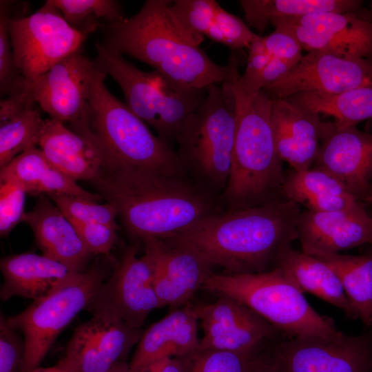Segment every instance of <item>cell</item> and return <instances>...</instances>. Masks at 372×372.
<instances>
[{
    "instance_id": "1",
    "label": "cell",
    "mask_w": 372,
    "mask_h": 372,
    "mask_svg": "<svg viewBox=\"0 0 372 372\" xmlns=\"http://www.w3.org/2000/svg\"><path fill=\"white\" fill-rule=\"evenodd\" d=\"M172 2L147 0L133 17L105 24L101 43L185 87L206 89L231 83L240 75L235 54L227 65L214 63L200 48L204 37L189 33L178 22L169 8Z\"/></svg>"
},
{
    "instance_id": "2",
    "label": "cell",
    "mask_w": 372,
    "mask_h": 372,
    "mask_svg": "<svg viewBox=\"0 0 372 372\" xmlns=\"http://www.w3.org/2000/svg\"><path fill=\"white\" fill-rule=\"evenodd\" d=\"M92 183L102 198L116 206L128 233L141 240L172 238L202 220L223 213L220 196L188 178L104 168Z\"/></svg>"
},
{
    "instance_id": "3",
    "label": "cell",
    "mask_w": 372,
    "mask_h": 372,
    "mask_svg": "<svg viewBox=\"0 0 372 372\" xmlns=\"http://www.w3.org/2000/svg\"><path fill=\"white\" fill-rule=\"evenodd\" d=\"M300 206L283 198L207 217L186 231L164 240L198 251L228 274L272 269L280 252L298 239Z\"/></svg>"
},
{
    "instance_id": "4",
    "label": "cell",
    "mask_w": 372,
    "mask_h": 372,
    "mask_svg": "<svg viewBox=\"0 0 372 372\" xmlns=\"http://www.w3.org/2000/svg\"><path fill=\"white\" fill-rule=\"evenodd\" d=\"M238 76L229 83L236 132L231 173L220 196L227 211L281 198L285 176L271 125L272 99L262 90L256 94L245 93L237 83Z\"/></svg>"
},
{
    "instance_id": "5",
    "label": "cell",
    "mask_w": 372,
    "mask_h": 372,
    "mask_svg": "<svg viewBox=\"0 0 372 372\" xmlns=\"http://www.w3.org/2000/svg\"><path fill=\"white\" fill-rule=\"evenodd\" d=\"M106 76L96 68L89 100L90 128L104 156V168L189 178L171 145L154 136L126 103L107 90Z\"/></svg>"
},
{
    "instance_id": "6",
    "label": "cell",
    "mask_w": 372,
    "mask_h": 372,
    "mask_svg": "<svg viewBox=\"0 0 372 372\" xmlns=\"http://www.w3.org/2000/svg\"><path fill=\"white\" fill-rule=\"evenodd\" d=\"M202 289L238 300L287 338L333 337L342 332L332 318L314 310L278 267L255 273H211Z\"/></svg>"
},
{
    "instance_id": "7",
    "label": "cell",
    "mask_w": 372,
    "mask_h": 372,
    "mask_svg": "<svg viewBox=\"0 0 372 372\" xmlns=\"http://www.w3.org/2000/svg\"><path fill=\"white\" fill-rule=\"evenodd\" d=\"M199 108L185 121L176 138L177 155L191 180L220 196L231 169L236 132L234 95L229 83L206 88Z\"/></svg>"
},
{
    "instance_id": "8",
    "label": "cell",
    "mask_w": 372,
    "mask_h": 372,
    "mask_svg": "<svg viewBox=\"0 0 372 372\" xmlns=\"http://www.w3.org/2000/svg\"><path fill=\"white\" fill-rule=\"evenodd\" d=\"M95 47V67L118 84L130 110L162 141H176L188 117L205 100V89L183 86L155 70L142 71L101 42Z\"/></svg>"
},
{
    "instance_id": "9",
    "label": "cell",
    "mask_w": 372,
    "mask_h": 372,
    "mask_svg": "<svg viewBox=\"0 0 372 372\" xmlns=\"http://www.w3.org/2000/svg\"><path fill=\"white\" fill-rule=\"evenodd\" d=\"M105 278V273L97 267L75 271L34 300L23 311L7 318L8 324L23 335V372L39 367L59 335L86 309Z\"/></svg>"
},
{
    "instance_id": "10",
    "label": "cell",
    "mask_w": 372,
    "mask_h": 372,
    "mask_svg": "<svg viewBox=\"0 0 372 372\" xmlns=\"http://www.w3.org/2000/svg\"><path fill=\"white\" fill-rule=\"evenodd\" d=\"M358 335L287 338L265 346L263 372H371L372 327Z\"/></svg>"
},
{
    "instance_id": "11",
    "label": "cell",
    "mask_w": 372,
    "mask_h": 372,
    "mask_svg": "<svg viewBox=\"0 0 372 372\" xmlns=\"http://www.w3.org/2000/svg\"><path fill=\"white\" fill-rule=\"evenodd\" d=\"M14 65L30 84L68 55L81 52L87 34L72 27L50 0L26 17H10Z\"/></svg>"
},
{
    "instance_id": "12",
    "label": "cell",
    "mask_w": 372,
    "mask_h": 372,
    "mask_svg": "<svg viewBox=\"0 0 372 372\" xmlns=\"http://www.w3.org/2000/svg\"><path fill=\"white\" fill-rule=\"evenodd\" d=\"M95 70L92 61L76 52L26 84L34 101L50 118L69 123L73 132L92 138L89 100Z\"/></svg>"
},
{
    "instance_id": "13",
    "label": "cell",
    "mask_w": 372,
    "mask_h": 372,
    "mask_svg": "<svg viewBox=\"0 0 372 372\" xmlns=\"http://www.w3.org/2000/svg\"><path fill=\"white\" fill-rule=\"evenodd\" d=\"M137 251V244L127 248L111 277L101 285L85 309L141 329L149 313L161 307L153 283L152 258L146 252L138 257Z\"/></svg>"
},
{
    "instance_id": "14",
    "label": "cell",
    "mask_w": 372,
    "mask_h": 372,
    "mask_svg": "<svg viewBox=\"0 0 372 372\" xmlns=\"http://www.w3.org/2000/svg\"><path fill=\"white\" fill-rule=\"evenodd\" d=\"M269 23L292 36L309 52L372 61V21L369 14L327 12L273 18Z\"/></svg>"
},
{
    "instance_id": "15",
    "label": "cell",
    "mask_w": 372,
    "mask_h": 372,
    "mask_svg": "<svg viewBox=\"0 0 372 372\" xmlns=\"http://www.w3.org/2000/svg\"><path fill=\"white\" fill-rule=\"evenodd\" d=\"M372 87V61L310 51L286 74L262 89L271 99L304 92L338 94Z\"/></svg>"
},
{
    "instance_id": "16",
    "label": "cell",
    "mask_w": 372,
    "mask_h": 372,
    "mask_svg": "<svg viewBox=\"0 0 372 372\" xmlns=\"http://www.w3.org/2000/svg\"><path fill=\"white\" fill-rule=\"evenodd\" d=\"M203 329L198 351H243L259 347L280 333L238 300L227 296L213 303L193 307Z\"/></svg>"
},
{
    "instance_id": "17",
    "label": "cell",
    "mask_w": 372,
    "mask_h": 372,
    "mask_svg": "<svg viewBox=\"0 0 372 372\" xmlns=\"http://www.w3.org/2000/svg\"><path fill=\"white\" fill-rule=\"evenodd\" d=\"M143 333L112 316L93 314L75 329L59 362L75 372H107L125 360Z\"/></svg>"
},
{
    "instance_id": "18",
    "label": "cell",
    "mask_w": 372,
    "mask_h": 372,
    "mask_svg": "<svg viewBox=\"0 0 372 372\" xmlns=\"http://www.w3.org/2000/svg\"><path fill=\"white\" fill-rule=\"evenodd\" d=\"M143 242L152 258L153 283L161 307L187 303L212 273V266L190 247L152 238Z\"/></svg>"
},
{
    "instance_id": "19",
    "label": "cell",
    "mask_w": 372,
    "mask_h": 372,
    "mask_svg": "<svg viewBox=\"0 0 372 372\" xmlns=\"http://www.w3.org/2000/svg\"><path fill=\"white\" fill-rule=\"evenodd\" d=\"M312 167L338 178L362 200L372 181V134L327 123Z\"/></svg>"
},
{
    "instance_id": "20",
    "label": "cell",
    "mask_w": 372,
    "mask_h": 372,
    "mask_svg": "<svg viewBox=\"0 0 372 372\" xmlns=\"http://www.w3.org/2000/svg\"><path fill=\"white\" fill-rule=\"evenodd\" d=\"M297 228L302 251L313 256L340 253L370 244L372 240V216L366 210L304 209L299 215Z\"/></svg>"
},
{
    "instance_id": "21",
    "label": "cell",
    "mask_w": 372,
    "mask_h": 372,
    "mask_svg": "<svg viewBox=\"0 0 372 372\" xmlns=\"http://www.w3.org/2000/svg\"><path fill=\"white\" fill-rule=\"evenodd\" d=\"M271 99V125L280 158L293 170L311 168L327 123L287 99Z\"/></svg>"
},
{
    "instance_id": "22",
    "label": "cell",
    "mask_w": 372,
    "mask_h": 372,
    "mask_svg": "<svg viewBox=\"0 0 372 372\" xmlns=\"http://www.w3.org/2000/svg\"><path fill=\"white\" fill-rule=\"evenodd\" d=\"M38 145L54 167L75 181L92 182L105 167L95 138L77 134L53 118L44 119Z\"/></svg>"
},
{
    "instance_id": "23",
    "label": "cell",
    "mask_w": 372,
    "mask_h": 372,
    "mask_svg": "<svg viewBox=\"0 0 372 372\" xmlns=\"http://www.w3.org/2000/svg\"><path fill=\"white\" fill-rule=\"evenodd\" d=\"M198 319L189 304L176 309L143 331L130 362L131 372L167 358L187 357L198 351Z\"/></svg>"
},
{
    "instance_id": "24",
    "label": "cell",
    "mask_w": 372,
    "mask_h": 372,
    "mask_svg": "<svg viewBox=\"0 0 372 372\" xmlns=\"http://www.w3.org/2000/svg\"><path fill=\"white\" fill-rule=\"evenodd\" d=\"M21 222L31 227L43 255L73 271H83L92 254L73 225L48 195L41 194L33 209L24 213Z\"/></svg>"
},
{
    "instance_id": "25",
    "label": "cell",
    "mask_w": 372,
    "mask_h": 372,
    "mask_svg": "<svg viewBox=\"0 0 372 372\" xmlns=\"http://www.w3.org/2000/svg\"><path fill=\"white\" fill-rule=\"evenodd\" d=\"M169 8L189 33L207 37L232 50L249 48L260 37L241 19L227 12L214 0H175Z\"/></svg>"
},
{
    "instance_id": "26",
    "label": "cell",
    "mask_w": 372,
    "mask_h": 372,
    "mask_svg": "<svg viewBox=\"0 0 372 372\" xmlns=\"http://www.w3.org/2000/svg\"><path fill=\"white\" fill-rule=\"evenodd\" d=\"M280 196L315 211L366 210L362 203L340 180L320 169L296 171L285 176Z\"/></svg>"
},
{
    "instance_id": "27",
    "label": "cell",
    "mask_w": 372,
    "mask_h": 372,
    "mask_svg": "<svg viewBox=\"0 0 372 372\" xmlns=\"http://www.w3.org/2000/svg\"><path fill=\"white\" fill-rule=\"evenodd\" d=\"M0 103V167L38 145L44 119L23 81Z\"/></svg>"
},
{
    "instance_id": "28",
    "label": "cell",
    "mask_w": 372,
    "mask_h": 372,
    "mask_svg": "<svg viewBox=\"0 0 372 372\" xmlns=\"http://www.w3.org/2000/svg\"><path fill=\"white\" fill-rule=\"evenodd\" d=\"M0 268L3 277L0 298L4 301L13 296L36 300L75 272L58 261L34 253L3 257Z\"/></svg>"
},
{
    "instance_id": "29",
    "label": "cell",
    "mask_w": 372,
    "mask_h": 372,
    "mask_svg": "<svg viewBox=\"0 0 372 372\" xmlns=\"http://www.w3.org/2000/svg\"><path fill=\"white\" fill-rule=\"evenodd\" d=\"M0 181L19 183L32 195L63 194L97 202L99 194L89 192L54 167L37 146L31 147L1 169Z\"/></svg>"
},
{
    "instance_id": "30",
    "label": "cell",
    "mask_w": 372,
    "mask_h": 372,
    "mask_svg": "<svg viewBox=\"0 0 372 372\" xmlns=\"http://www.w3.org/2000/svg\"><path fill=\"white\" fill-rule=\"evenodd\" d=\"M274 267L284 271L303 293L340 309L348 319H358L336 273L321 260L289 245L280 252Z\"/></svg>"
},
{
    "instance_id": "31",
    "label": "cell",
    "mask_w": 372,
    "mask_h": 372,
    "mask_svg": "<svg viewBox=\"0 0 372 372\" xmlns=\"http://www.w3.org/2000/svg\"><path fill=\"white\" fill-rule=\"evenodd\" d=\"M315 257L334 271L358 319L372 327V251L359 256L335 253Z\"/></svg>"
},
{
    "instance_id": "32",
    "label": "cell",
    "mask_w": 372,
    "mask_h": 372,
    "mask_svg": "<svg viewBox=\"0 0 372 372\" xmlns=\"http://www.w3.org/2000/svg\"><path fill=\"white\" fill-rule=\"evenodd\" d=\"M309 112L335 118L338 128L355 127L372 118V87H360L338 94L304 92L287 98Z\"/></svg>"
},
{
    "instance_id": "33",
    "label": "cell",
    "mask_w": 372,
    "mask_h": 372,
    "mask_svg": "<svg viewBox=\"0 0 372 372\" xmlns=\"http://www.w3.org/2000/svg\"><path fill=\"white\" fill-rule=\"evenodd\" d=\"M240 4L249 26L262 32L273 18L297 17L336 12L366 14L358 0H241Z\"/></svg>"
},
{
    "instance_id": "34",
    "label": "cell",
    "mask_w": 372,
    "mask_h": 372,
    "mask_svg": "<svg viewBox=\"0 0 372 372\" xmlns=\"http://www.w3.org/2000/svg\"><path fill=\"white\" fill-rule=\"evenodd\" d=\"M74 28L87 35L107 24L123 19L122 8L114 0H50Z\"/></svg>"
},
{
    "instance_id": "35",
    "label": "cell",
    "mask_w": 372,
    "mask_h": 372,
    "mask_svg": "<svg viewBox=\"0 0 372 372\" xmlns=\"http://www.w3.org/2000/svg\"><path fill=\"white\" fill-rule=\"evenodd\" d=\"M265 344L243 351H198L190 356L188 372H260Z\"/></svg>"
},
{
    "instance_id": "36",
    "label": "cell",
    "mask_w": 372,
    "mask_h": 372,
    "mask_svg": "<svg viewBox=\"0 0 372 372\" xmlns=\"http://www.w3.org/2000/svg\"><path fill=\"white\" fill-rule=\"evenodd\" d=\"M48 196L70 221L98 223L120 228L116 222L118 213L114 203L97 204L96 202L63 194Z\"/></svg>"
},
{
    "instance_id": "37",
    "label": "cell",
    "mask_w": 372,
    "mask_h": 372,
    "mask_svg": "<svg viewBox=\"0 0 372 372\" xmlns=\"http://www.w3.org/2000/svg\"><path fill=\"white\" fill-rule=\"evenodd\" d=\"M0 4V90L2 96L9 94L23 76L18 72L14 65L9 36L10 3L1 1Z\"/></svg>"
},
{
    "instance_id": "38",
    "label": "cell",
    "mask_w": 372,
    "mask_h": 372,
    "mask_svg": "<svg viewBox=\"0 0 372 372\" xmlns=\"http://www.w3.org/2000/svg\"><path fill=\"white\" fill-rule=\"evenodd\" d=\"M26 192L18 183L11 180L0 185V234L8 235L16 225L21 222L24 214Z\"/></svg>"
},
{
    "instance_id": "39",
    "label": "cell",
    "mask_w": 372,
    "mask_h": 372,
    "mask_svg": "<svg viewBox=\"0 0 372 372\" xmlns=\"http://www.w3.org/2000/svg\"><path fill=\"white\" fill-rule=\"evenodd\" d=\"M24 339L0 315V372H23Z\"/></svg>"
},
{
    "instance_id": "40",
    "label": "cell",
    "mask_w": 372,
    "mask_h": 372,
    "mask_svg": "<svg viewBox=\"0 0 372 372\" xmlns=\"http://www.w3.org/2000/svg\"><path fill=\"white\" fill-rule=\"evenodd\" d=\"M70 222L91 254L107 256L110 254L119 229L98 223Z\"/></svg>"
},
{
    "instance_id": "41",
    "label": "cell",
    "mask_w": 372,
    "mask_h": 372,
    "mask_svg": "<svg viewBox=\"0 0 372 372\" xmlns=\"http://www.w3.org/2000/svg\"><path fill=\"white\" fill-rule=\"evenodd\" d=\"M264 44L272 57L278 58L296 65L302 58V48L288 33L275 29L262 37Z\"/></svg>"
},
{
    "instance_id": "42",
    "label": "cell",
    "mask_w": 372,
    "mask_h": 372,
    "mask_svg": "<svg viewBox=\"0 0 372 372\" xmlns=\"http://www.w3.org/2000/svg\"><path fill=\"white\" fill-rule=\"evenodd\" d=\"M295 65L291 62L272 57L257 81V91L260 92L265 86L282 78Z\"/></svg>"
},
{
    "instance_id": "43",
    "label": "cell",
    "mask_w": 372,
    "mask_h": 372,
    "mask_svg": "<svg viewBox=\"0 0 372 372\" xmlns=\"http://www.w3.org/2000/svg\"><path fill=\"white\" fill-rule=\"evenodd\" d=\"M191 355L158 360L145 366L137 372H188Z\"/></svg>"
},
{
    "instance_id": "44",
    "label": "cell",
    "mask_w": 372,
    "mask_h": 372,
    "mask_svg": "<svg viewBox=\"0 0 372 372\" xmlns=\"http://www.w3.org/2000/svg\"><path fill=\"white\" fill-rule=\"evenodd\" d=\"M28 372H75L72 369L59 362L56 365L50 367H37Z\"/></svg>"
},
{
    "instance_id": "45",
    "label": "cell",
    "mask_w": 372,
    "mask_h": 372,
    "mask_svg": "<svg viewBox=\"0 0 372 372\" xmlns=\"http://www.w3.org/2000/svg\"><path fill=\"white\" fill-rule=\"evenodd\" d=\"M362 200L366 201L372 205V181Z\"/></svg>"
},
{
    "instance_id": "46",
    "label": "cell",
    "mask_w": 372,
    "mask_h": 372,
    "mask_svg": "<svg viewBox=\"0 0 372 372\" xmlns=\"http://www.w3.org/2000/svg\"><path fill=\"white\" fill-rule=\"evenodd\" d=\"M369 14L370 19L372 21V1H371V7H370V10L369 11Z\"/></svg>"
},
{
    "instance_id": "47",
    "label": "cell",
    "mask_w": 372,
    "mask_h": 372,
    "mask_svg": "<svg viewBox=\"0 0 372 372\" xmlns=\"http://www.w3.org/2000/svg\"><path fill=\"white\" fill-rule=\"evenodd\" d=\"M370 244H371V246H372V240H371V241Z\"/></svg>"
},
{
    "instance_id": "48",
    "label": "cell",
    "mask_w": 372,
    "mask_h": 372,
    "mask_svg": "<svg viewBox=\"0 0 372 372\" xmlns=\"http://www.w3.org/2000/svg\"><path fill=\"white\" fill-rule=\"evenodd\" d=\"M371 372H372V361H371Z\"/></svg>"
},
{
    "instance_id": "49",
    "label": "cell",
    "mask_w": 372,
    "mask_h": 372,
    "mask_svg": "<svg viewBox=\"0 0 372 372\" xmlns=\"http://www.w3.org/2000/svg\"><path fill=\"white\" fill-rule=\"evenodd\" d=\"M260 372H263V371H262V369H261V371H260Z\"/></svg>"
}]
</instances>
